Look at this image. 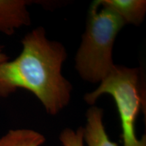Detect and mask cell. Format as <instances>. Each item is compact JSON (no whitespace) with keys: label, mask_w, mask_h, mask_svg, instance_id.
I'll list each match as a JSON object with an SVG mask.
<instances>
[{"label":"cell","mask_w":146,"mask_h":146,"mask_svg":"<svg viewBox=\"0 0 146 146\" xmlns=\"http://www.w3.org/2000/svg\"><path fill=\"white\" fill-rule=\"evenodd\" d=\"M23 50L12 61L0 64V98L18 89L31 92L50 115L68 105L72 86L62 69L67 58L64 46L47 37L42 27L33 29L22 40Z\"/></svg>","instance_id":"obj_1"},{"label":"cell","mask_w":146,"mask_h":146,"mask_svg":"<svg viewBox=\"0 0 146 146\" xmlns=\"http://www.w3.org/2000/svg\"><path fill=\"white\" fill-rule=\"evenodd\" d=\"M126 25L114 10L101 5L99 0L91 3L75 56V69L82 79L100 84L111 72L116 65L112 58L115 40Z\"/></svg>","instance_id":"obj_2"},{"label":"cell","mask_w":146,"mask_h":146,"mask_svg":"<svg viewBox=\"0 0 146 146\" xmlns=\"http://www.w3.org/2000/svg\"><path fill=\"white\" fill-rule=\"evenodd\" d=\"M60 141L63 146H84L83 128L80 127L75 131L70 128L64 129L60 133Z\"/></svg>","instance_id":"obj_8"},{"label":"cell","mask_w":146,"mask_h":146,"mask_svg":"<svg viewBox=\"0 0 146 146\" xmlns=\"http://www.w3.org/2000/svg\"><path fill=\"white\" fill-rule=\"evenodd\" d=\"M103 110L91 106L86 114L87 123L83 128V140L87 146H118L110 139L103 123Z\"/></svg>","instance_id":"obj_5"},{"label":"cell","mask_w":146,"mask_h":146,"mask_svg":"<svg viewBox=\"0 0 146 146\" xmlns=\"http://www.w3.org/2000/svg\"><path fill=\"white\" fill-rule=\"evenodd\" d=\"M45 141V137L36 131L13 129L0 137V146H41Z\"/></svg>","instance_id":"obj_7"},{"label":"cell","mask_w":146,"mask_h":146,"mask_svg":"<svg viewBox=\"0 0 146 146\" xmlns=\"http://www.w3.org/2000/svg\"><path fill=\"white\" fill-rule=\"evenodd\" d=\"M26 0H0V33L12 35L16 29L31 24Z\"/></svg>","instance_id":"obj_4"},{"label":"cell","mask_w":146,"mask_h":146,"mask_svg":"<svg viewBox=\"0 0 146 146\" xmlns=\"http://www.w3.org/2000/svg\"><path fill=\"white\" fill-rule=\"evenodd\" d=\"M104 94L112 96L116 104L121 124L123 146H146L145 135L139 139L135 131L137 118L145 104L139 69L115 65L99 86L84 96V100L91 106Z\"/></svg>","instance_id":"obj_3"},{"label":"cell","mask_w":146,"mask_h":146,"mask_svg":"<svg viewBox=\"0 0 146 146\" xmlns=\"http://www.w3.org/2000/svg\"><path fill=\"white\" fill-rule=\"evenodd\" d=\"M102 6L114 10L127 24L139 25L146 14L145 0H99Z\"/></svg>","instance_id":"obj_6"},{"label":"cell","mask_w":146,"mask_h":146,"mask_svg":"<svg viewBox=\"0 0 146 146\" xmlns=\"http://www.w3.org/2000/svg\"><path fill=\"white\" fill-rule=\"evenodd\" d=\"M8 59H9L8 56H7L4 52H3V47L0 46V64L8 60Z\"/></svg>","instance_id":"obj_9"}]
</instances>
